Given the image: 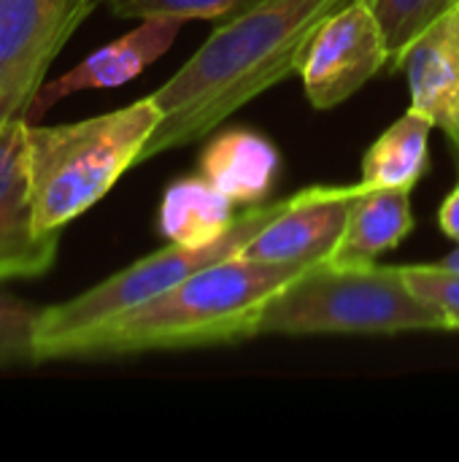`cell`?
<instances>
[{
    "label": "cell",
    "instance_id": "cell-6",
    "mask_svg": "<svg viewBox=\"0 0 459 462\" xmlns=\"http://www.w3.org/2000/svg\"><path fill=\"white\" fill-rule=\"evenodd\" d=\"M100 0H0V127L24 119L43 73Z\"/></svg>",
    "mask_w": 459,
    "mask_h": 462
},
{
    "label": "cell",
    "instance_id": "cell-18",
    "mask_svg": "<svg viewBox=\"0 0 459 462\" xmlns=\"http://www.w3.org/2000/svg\"><path fill=\"white\" fill-rule=\"evenodd\" d=\"M114 16L146 19V16H179V19H214L225 22L260 0H103Z\"/></svg>",
    "mask_w": 459,
    "mask_h": 462
},
{
    "label": "cell",
    "instance_id": "cell-19",
    "mask_svg": "<svg viewBox=\"0 0 459 462\" xmlns=\"http://www.w3.org/2000/svg\"><path fill=\"white\" fill-rule=\"evenodd\" d=\"M403 276L419 298L444 311L452 330H459V273L436 265H403Z\"/></svg>",
    "mask_w": 459,
    "mask_h": 462
},
{
    "label": "cell",
    "instance_id": "cell-20",
    "mask_svg": "<svg viewBox=\"0 0 459 462\" xmlns=\"http://www.w3.org/2000/svg\"><path fill=\"white\" fill-rule=\"evenodd\" d=\"M438 222H441V230L459 244V187H454L444 206H441V214H438Z\"/></svg>",
    "mask_w": 459,
    "mask_h": 462
},
{
    "label": "cell",
    "instance_id": "cell-2",
    "mask_svg": "<svg viewBox=\"0 0 459 462\" xmlns=\"http://www.w3.org/2000/svg\"><path fill=\"white\" fill-rule=\"evenodd\" d=\"M317 265L262 263L241 254L206 265L149 303L73 338L62 357H111L149 349L235 344L257 336V322L287 284Z\"/></svg>",
    "mask_w": 459,
    "mask_h": 462
},
{
    "label": "cell",
    "instance_id": "cell-11",
    "mask_svg": "<svg viewBox=\"0 0 459 462\" xmlns=\"http://www.w3.org/2000/svg\"><path fill=\"white\" fill-rule=\"evenodd\" d=\"M406 73L411 108L444 130L459 152V0L392 62Z\"/></svg>",
    "mask_w": 459,
    "mask_h": 462
},
{
    "label": "cell",
    "instance_id": "cell-14",
    "mask_svg": "<svg viewBox=\"0 0 459 462\" xmlns=\"http://www.w3.org/2000/svg\"><path fill=\"white\" fill-rule=\"evenodd\" d=\"M233 200L200 173L173 181L160 206V233L179 246L216 244L235 222Z\"/></svg>",
    "mask_w": 459,
    "mask_h": 462
},
{
    "label": "cell",
    "instance_id": "cell-1",
    "mask_svg": "<svg viewBox=\"0 0 459 462\" xmlns=\"http://www.w3.org/2000/svg\"><path fill=\"white\" fill-rule=\"evenodd\" d=\"M354 0H260L225 19L208 41L151 92L162 119L138 165L208 138L257 95L295 76L319 27Z\"/></svg>",
    "mask_w": 459,
    "mask_h": 462
},
{
    "label": "cell",
    "instance_id": "cell-10",
    "mask_svg": "<svg viewBox=\"0 0 459 462\" xmlns=\"http://www.w3.org/2000/svg\"><path fill=\"white\" fill-rule=\"evenodd\" d=\"M181 24H184V19H179V16H146L127 35L100 46L97 51H92L87 60H81L73 70H68L57 81L43 84L24 114V122L32 125L51 106H57L60 100H65L76 92L111 89V87H122V84L133 81L173 46Z\"/></svg>",
    "mask_w": 459,
    "mask_h": 462
},
{
    "label": "cell",
    "instance_id": "cell-16",
    "mask_svg": "<svg viewBox=\"0 0 459 462\" xmlns=\"http://www.w3.org/2000/svg\"><path fill=\"white\" fill-rule=\"evenodd\" d=\"M454 3L457 0H371V8L381 22L387 46L392 51V62Z\"/></svg>",
    "mask_w": 459,
    "mask_h": 462
},
{
    "label": "cell",
    "instance_id": "cell-7",
    "mask_svg": "<svg viewBox=\"0 0 459 462\" xmlns=\"http://www.w3.org/2000/svg\"><path fill=\"white\" fill-rule=\"evenodd\" d=\"M390 62L392 51L371 0H354L319 27L298 76L311 106L333 108L360 92Z\"/></svg>",
    "mask_w": 459,
    "mask_h": 462
},
{
    "label": "cell",
    "instance_id": "cell-5",
    "mask_svg": "<svg viewBox=\"0 0 459 462\" xmlns=\"http://www.w3.org/2000/svg\"><path fill=\"white\" fill-rule=\"evenodd\" d=\"M289 203H292V195L284 200H273V203H254L241 217H235L233 227L216 244H208V246L170 244V246L122 268L119 273L108 276L97 287H92L65 303L41 309L38 341H35L38 360H60L62 349L73 338L84 336L87 330L149 303L151 298L168 292L170 287H176L187 276L203 271L206 265H214L219 260L241 254V249L262 227H268Z\"/></svg>",
    "mask_w": 459,
    "mask_h": 462
},
{
    "label": "cell",
    "instance_id": "cell-22",
    "mask_svg": "<svg viewBox=\"0 0 459 462\" xmlns=\"http://www.w3.org/2000/svg\"><path fill=\"white\" fill-rule=\"evenodd\" d=\"M100 3H103V0H100Z\"/></svg>",
    "mask_w": 459,
    "mask_h": 462
},
{
    "label": "cell",
    "instance_id": "cell-3",
    "mask_svg": "<svg viewBox=\"0 0 459 462\" xmlns=\"http://www.w3.org/2000/svg\"><path fill=\"white\" fill-rule=\"evenodd\" d=\"M162 114L149 97L70 125L27 122L30 192L41 233H60L138 165Z\"/></svg>",
    "mask_w": 459,
    "mask_h": 462
},
{
    "label": "cell",
    "instance_id": "cell-8",
    "mask_svg": "<svg viewBox=\"0 0 459 462\" xmlns=\"http://www.w3.org/2000/svg\"><path fill=\"white\" fill-rule=\"evenodd\" d=\"M60 233H41L30 192L27 122L0 127V282L32 279L51 268Z\"/></svg>",
    "mask_w": 459,
    "mask_h": 462
},
{
    "label": "cell",
    "instance_id": "cell-21",
    "mask_svg": "<svg viewBox=\"0 0 459 462\" xmlns=\"http://www.w3.org/2000/svg\"><path fill=\"white\" fill-rule=\"evenodd\" d=\"M436 268H441V271H452V273H459V246L454 252H449L444 260H438V263H433Z\"/></svg>",
    "mask_w": 459,
    "mask_h": 462
},
{
    "label": "cell",
    "instance_id": "cell-12",
    "mask_svg": "<svg viewBox=\"0 0 459 462\" xmlns=\"http://www.w3.org/2000/svg\"><path fill=\"white\" fill-rule=\"evenodd\" d=\"M411 189L363 187L352 198L344 236L330 257L335 268L373 265L379 254L395 249L411 230L414 214L409 203Z\"/></svg>",
    "mask_w": 459,
    "mask_h": 462
},
{
    "label": "cell",
    "instance_id": "cell-13",
    "mask_svg": "<svg viewBox=\"0 0 459 462\" xmlns=\"http://www.w3.org/2000/svg\"><path fill=\"white\" fill-rule=\"evenodd\" d=\"M279 168L276 146L252 130H225L200 152V176L233 203H262L276 184Z\"/></svg>",
    "mask_w": 459,
    "mask_h": 462
},
{
    "label": "cell",
    "instance_id": "cell-4",
    "mask_svg": "<svg viewBox=\"0 0 459 462\" xmlns=\"http://www.w3.org/2000/svg\"><path fill=\"white\" fill-rule=\"evenodd\" d=\"M452 330L444 311L419 298L403 265H317L265 306L257 336H395Z\"/></svg>",
    "mask_w": 459,
    "mask_h": 462
},
{
    "label": "cell",
    "instance_id": "cell-17",
    "mask_svg": "<svg viewBox=\"0 0 459 462\" xmlns=\"http://www.w3.org/2000/svg\"><path fill=\"white\" fill-rule=\"evenodd\" d=\"M38 309L0 290V368L38 363Z\"/></svg>",
    "mask_w": 459,
    "mask_h": 462
},
{
    "label": "cell",
    "instance_id": "cell-15",
    "mask_svg": "<svg viewBox=\"0 0 459 462\" xmlns=\"http://www.w3.org/2000/svg\"><path fill=\"white\" fill-rule=\"evenodd\" d=\"M433 122L409 108L363 157V187L414 189L427 171V138Z\"/></svg>",
    "mask_w": 459,
    "mask_h": 462
},
{
    "label": "cell",
    "instance_id": "cell-9",
    "mask_svg": "<svg viewBox=\"0 0 459 462\" xmlns=\"http://www.w3.org/2000/svg\"><path fill=\"white\" fill-rule=\"evenodd\" d=\"M357 189L360 184L308 187L295 192L292 203L241 249V257L298 265L330 263Z\"/></svg>",
    "mask_w": 459,
    "mask_h": 462
}]
</instances>
